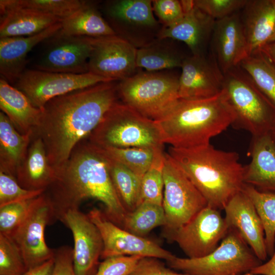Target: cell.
Instances as JSON below:
<instances>
[{
	"label": "cell",
	"instance_id": "cell-1",
	"mask_svg": "<svg viewBox=\"0 0 275 275\" xmlns=\"http://www.w3.org/2000/svg\"><path fill=\"white\" fill-rule=\"evenodd\" d=\"M114 81L99 83L58 96L43 107L34 135L42 139L49 162L56 171L117 102V85Z\"/></svg>",
	"mask_w": 275,
	"mask_h": 275
},
{
	"label": "cell",
	"instance_id": "cell-2",
	"mask_svg": "<svg viewBox=\"0 0 275 275\" xmlns=\"http://www.w3.org/2000/svg\"><path fill=\"white\" fill-rule=\"evenodd\" d=\"M44 193L56 221L66 210L79 209L82 201L88 199L100 201L106 217L119 226H123L127 212L113 184L106 158L96 146L85 140L56 171L54 181Z\"/></svg>",
	"mask_w": 275,
	"mask_h": 275
},
{
	"label": "cell",
	"instance_id": "cell-3",
	"mask_svg": "<svg viewBox=\"0 0 275 275\" xmlns=\"http://www.w3.org/2000/svg\"><path fill=\"white\" fill-rule=\"evenodd\" d=\"M168 153L206 200L207 205L224 210L241 191L243 166L235 151L216 149L210 143L196 147L170 146Z\"/></svg>",
	"mask_w": 275,
	"mask_h": 275
},
{
	"label": "cell",
	"instance_id": "cell-4",
	"mask_svg": "<svg viewBox=\"0 0 275 275\" xmlns=\"http://www.w3.org/2000/svg\"><path fill=\"white\" fill-rule=\"evenodd\" d=\"M235 120L225 91L207 98L179 99L158 123L164 144L189 148L210 143Z\"/></svg>",
	"mask_w": 275,
	"mask_h": 275
},
{
	"label": "cell",
	"instance_id": "cell-5",
	"mask_svg": "<svg viewBox=\"0 0 275 275\" xmlns=\"http://www.w3.org/2000/svg\"><path fill=\"white\" fill-rule=\"evenodd\" d=\"M100 147L163 148L164 144L156 121L144 117L124 103H115L89 136Z\"/></svg>",
	"mask_w": 275,
	"mask_h": 275
},
{
	"label": "cell",
	"instance_id": "cell-6",
	"mask_svg": "<svg viewBox=\"0 0 275 275\" xmlns=\"http://www.w3.org/2000/svg\"><path fill=\"white\" fill-rule=\"evenodd\" d=\"M224 75L223 90L235 114L233 125L252 136L269 133L275 123L273 105L239 66Z\"/></svg>",
	"mask_w": 275,
	"mask_h": 275
},
{
	"label": "cell",
	"instance_id": "cell-7",
	"mask_svg": "<svg viewBox=\"0 0 275 275\" xmlns=\"http://www.w3.org/2000/svg\"><path fill=\"white\" fill-rule=\"evenodd\" d=\"M123 103L154 121L163 118L179 99V77L170 73L144 72L117 85Z\"/></svg>",
	"mask_w": 275,
	"mask_h": 275
},
{
	"label": "cell",
	"instance_id": "cell-8",
	"mask_svg": "<svg viewBox=\"0 0 275 275\" xmlns=\"http://www.w3.org/2000/svg\"><path fill=\"white\" fill-rule=\"evenodd\" d=\"M170 268L187 275H241L262 263L234 229L229 228L217 248L197 258L175 256L167 261Z\"/></svg>",
	"mask_w": 275,
	"mask_h": 275
},
{
	"label": "cell",
	"instance_id": "cell-9",
	"mask_svg": "<svg viewBox=\"0 0 275 275\" xmlns=\"http://www.w3.org/2000/svg\"><path fill=\"white\" fill-rule=\"evenodd\" d=\"M163 175L162 207L166 217L163 234L169 240L176 231L207 206V203L168 152L164 153Z\"/></svg>",
	"mask_w": 275,
	"mask_h": 275
},
{
	"label": "cell",
	"instance_id": "cell-10",
	"mask_svg": "<svg viewBox=\"0 0 275 275\" xmlns=\"http://www.w3.org/2000/svg\"><path fill=\"white\" fill-rule=\"evenodd\" d=\"M91 72L72 74L25 70L15 82L37 108L42 109L50 100L99 83L112 81Z\"/></svg>",
	"mask_w": 275,
	"mask_h": 275
},
{
	"label": "cell",
	"instance_id": "cell-11",
	"mask_svg": "<svg viewBox=\"0 0 275 275\" xmlns=\"http://www.w3.org/2000/svg\"><path fill=\"white\" fill-rule=\"evenodd\" d=\"M55 221L52 206L44 191L37 197L27 216L10 236L19 249L28 270L54 257L46 243V226Z\"/></svg>",
	"mask_w": 275,
	"mask_h": 275
},
{
	"label": "cell",
	"instance_id": "cell-12",
	"mask_svg": "<svg viewBox=\"0 0 275 275\" xmlns=\"http://www.w3.org/2000/svg\"><path fill=\"white\" fill-rule=\"evenodd\" d=\"M229 227L220 210L207 206L176 231L169 239L188 258L207 255L219 245Z\"/></svg>",
	"mask_w": 275,
	"mask_h": 275
},
{
	"label": "cell",
	"instance_id": "cell-13",
	"mask_svg": "<svg viewBox=\"0 0 275 275\" xmlns=\"http://www.w3.org/2000/svg\"><path fill=\"white\" fill-rule=\"evenodd\" d=\"M98 228L103 241L102 259L121 256H139L169 260L174 257L169 251L157 243L145 237L133 234L108 219L104 212L97 208L88 214Z\"/></svg>",
	"mask_w": 275,
	"mask_h": 275
},
{
	"label": "cell",
	"instance_id": "cell-14",
	"mask_svg": "<svg viewBox=\"0 0 275 275\" xmlns=\"http://www.w3.org/2000/svg\"><path fill=\"white\" fill-rule=\"evenodd\" d=\"M88 38L92 47L88 62L89 72L113 81L133 75L137 68V49L132 44L116 35Z\"/></svg>",
	"mask_w": 275,
	"mask_h": 275
},
{
	"label": "cell",
	"instance_id": "cell-15",
	"mask_svg": "<svg viewBox=\"0 0 275 275\" xmlns=\"http://www.w3.org/2000/svg\"><path fill=\"white\" fill-rule=\"evenodd\" d=\"M72 233L73 268L76 275H95L103 250L100 233L88 216L79 209H69L59 217Z\"/></svg>",
	"mask_w": 275,
	"mask_h": 275
},
{
	"label": "cell",
	"instance_id": "cell-16",
	"mask_svg": "<svg viewBox=\"0 0 275 275\" xmlns=\"http://www.w3.org/2000/svg\"><path fill=\"white\" fill-rule=\"evenodd\" d=\"M179 77V99H198L214 96L223 89L224 75L213 56L184 58Z\"/></svg>",
	"mask_w": 275,
	"mask_h": 275
},
{
	"label": "cell",
	"instance_id": "cell-17",
	"mask_svg": "<svg viewBox=\"0 0 275 275\" xmlns=\"http://www.w3.org/2000/svg\"><path fill=\"white\" fill-rule=\"evenodd\" d=\"M51 44L35 66V69L65 73L89 72L88 62L92 45L88 37L61 35L50 38Z\"/></svg>",
	"mask_w": 275,
	"mask_h": 275
},
{
	"label": "cell",
	"instance_id": "cell-18",
	"mask_svg": "<svg viewBox=\"0 0 275 275\" xmlns=\"http://www.w3.org/2000/svg\"><path fill=\"white\" fill-rule=\"evenodd\" d=\"M210 41L211 54L224 74L239 66L249 56L238 12L215 20Z\"/></svg>",
	"mask_w": 275,
	"mask_h": 275
},
{
	"label": "cell",
	"instance_id": "cell-19",
	"mask_svg": "<svg viewBox=\"0 0 275 275\" xmlns=\"http://www.w3.org/2000/svg\"><path fill=\"white\" fill-rule=\"evenodd\" d=\"M229 228L235 230L262 261L267 258L264 230L257 210L242 191L234 196L224 209Z\"/></svg>",
	"mask_w": 275,
	"mask_h": 275
},
{
	"label": "cell",
	"instance_id": "cell-20",
	"mask_svg": "<svg viewBox=\"0 0 275 275\" xmlns=\"http://www.w3.org/2000/svg\"><path fill=\"white\" fill-rule=\"evenodd\" d=\"M184 15L177 23L164 27L160 39L171 38L185 43L193 54H204L211 40L215 20L195 6L193 0L181 1Z\"/></svg>",
	"mask_w": 275,
	"mask_h": 275
},
{
	"label": "cell",
	"instance_id": "cell-21",
	"mask_svg": "<svg viewBox=\"0 0 275 275\" xmlns=\"http://www.w3.org/2000/svg\"><path fill=\"white\" fill-rule=\"evenodd\" d=\"M61 28V22L31 36L0 39V73L1 78L15 83L25 70L26 57L39 43L54 36Z\"/></svg>",
	"mask_w": 275,
	"mask_h": 275
},
{
	"label": "cell",
	"instance_id": "cell-22",
	"mask_svg": "<svg viewBox=\"0 0 275 275\" xmlns=\"http://www.w3.org/2000/svg\"><path fill=\"white\" fill-rule=\"evenodd\" d=\"M250 154L251 160L243 166L244 183L275 193V143L270 134L252 136Z\"/></svg>",
	"mask_w": 275,
	"mask_h": 275
},
{
	"label": "cell",
	"instance_id": "cell-23",
	"mask_svg": "<svg viewBox=\"0 0 275 275\" xmlns=\"http://www.w3.org/2000/svg\"><path fill=\"white\" fill-rule=\"evenodd\" d=\"M242 10L250 55L266 44L275 31V0H247Z\"/></svg>",
	"mask_w": 275,
	"mask_h": 275
},
{
	"label": "cell",
	"instance_id": "cell-24",
	"mask_svg": "<svg viewBox=\"0 0 275 275\" xmlns=\"http://www.w3.org/2000/svg\"><path fill=\"white\" fill-rule=\"evenodd\" d=\"M56 171L50 165L42 139L33 135L26 156L15 178L23 188L45 190L54 181Z\"/></svg>",
	"mask_w": 275,
	"mask_h": 275
},
{
	"label": "cell",
	"instance_id": "cell-25",
	"mask_svg": "<svg viewBox=\"0 0 275 275\" xmlns=\"http://www.w3.org/2000/svg\"><path fill=\"white\" fill-rule=\"evenodd\" d=\"M0 108L22 134L34 133L42 115V109L35 107L22 92L2 78L0 79Z\"/></svg>",
	"mask_w": 275,
	"mask_h": 275
},
{
	"label": "cell",
	"instance_id": "cell-26",
	"mask_svg": "<svg viewBox=\"0 0 275 275\" xmlns=\"http://www.w3.org/2000/svg\"><path fill=\"white\" fill-rule=\"evenodd\" d=\"M0 39L38 34L61 22V19L36 10L11 8L0 9Z\"/></svg>",
	"mask_w": 275,
	"mask_h": 275
},
{
	"label": "cell",
	"instance_id": "cell-27",
	"mask_svg": "<svg viewBox=\"0 0 275 275\" xmlns=\"http://www.w3.org/2000/svg\"><path fill=\"white\" fill-rule=\"evenodd\" d=\"M34 135L20 133L8 117L0 113V171L15 178Z\"/></svg>",
	"mask_w": 275,
	"mask_h": 275
},
{
	"label": "cell",
	"instance_id": "cell-28",
	"mask_svg": "<svg viewBox=\"0 0 275 275\" xmlns=\"http://www.w3.org/2000/svg\"><path fill=\"white\" fill-rule=\"evenodd\" d=\"M61 35L75 37L97 38L116 35L92 3L61 21Z\"/></svg>",
	"mask_w": 275,
	"mask_h": 275
},
{
	"label": "cell",
	"instance_id": "cell-29",
	"mask_svg": "<svg viewBox=\"0 0 275 275\" xmlns=\"http://www.w3.org/2000/svg\"><path fill=\"white\" fill-rule=\"evenodd\" d=\"M239 66L275 107V64L258 50L243 60Z\"/></svg>",
	"mask_w": 275,
	"mask_h": 275
},
{
	"label": "cell",
	"instance_id": "cell-30",
	"mask_svg": "<svg viewBox=\"0 0 275 275\" xmlns=\"http://www.w3.org/2000/svg\"><path fill=\"white\" fill-rule=\"evenodd\" d=\"M105 157L113 184L122 205L127 212L133 211L141 203V179L126 167Z\"/></svg>",
	"mask_w": 275,
	"mask_h": 275
},
{
	"label": "cell",
	"instance_id": "cell-31",
	"mask_svg": "<svg viewBox=\"0 0 275 275\" xmlns=\"http://www.w3.org/2000/svg\"><path fill=\"white\" fill-rule=\"evenodd\" d=\"M241 191L251 201L261 219L267 254L271 257L275 249V193L260 191L246 184Z\"/></svg>",
	"mask_w": 275,
	"mask_h": 275
},
{
	"label": "cell",
	"instance_id": "cell-32",
	"mask_svg": "<svg viewBox=\"0 0 275 275\" xmlns=\"http://www.w3.org/2000/svg\"><path fill=\"white\" fill-rule=\"evenodd\" d=\"M97 147L106 157L126 167L141 180L151 166L157 151L163 149Z\"/></svg>",
	"mask_w": 275,
	"mask_h": 275
},
{
	"label": "cell",
	"instance_id": "cell-33",
	"mask_svg": "<svg viewBox=\"0 0 275 275\" xmlns=\"http://www.w3.org/2000/svg\"><path fill=\"white\" fill-rule=\"evenodd\" d=\"M152 1L149 0H120L107 6L109 16L127 23L152 26L157 21L153 16Z\"/></svg>",
	"mask_w": 275,
	"mask_h": 275
},
{
	"label": "cell",
	"instance_id": "cell-34",
	"mask_svg": "<svg viewBox=\"0 0 275 275\" xmlns=\"http://www.w3.org/2000/svg\"><path fill=\"white\" fill-rule=\"evenodd\" d=\"M165 224L162 206L143 202L133 211L127 212L122 227L133 234L145 237L153 229L163 227Z\"/></svg>",
	"mask_w": 275,
	"mask_h": 275
},
{
	"label": "cell",
	"instance_id": "cell-35",
	"mask_svg": "<svg viewBox=\"0 0 275 275\" xmlns=\"http://www.w3.org/2000/svg\"><path fill=\"white\" fill-rule=\"evenodd\" d=\"M183 59L177 52L157 44L145 45L136 50L137 67L149 72L181 67Z\"/></svg>",
	"mask_w": 275,
	"mask_h": 275
},
{
	"label": "cell",
	"instance_id": "cell-36",
	"mask_svg": "<svg viewBox=\"0 0 275 275\" xmlns=\"http://www.w3.org/2000/svg\"><path fill=\"white\" fill-rule=\"evenodd\" d=\"M88 2L82 0H1L0 9L28 8L63 19L84 6Z\"/></svg>",
	"mask_w": 275,
	"mask_h": 275
},
{
	"label": "cell",
	"instance_id": "cell-37",
	"mask_svg": "<svg viewBox=\"0 0 275 275\" xmlns=\"http://www.w3.org/2000/svg\"><path fill=\"white\" fill-rule=\"evenodd\" d=\"M164 153L163 149L157 151L151 166L142 178L141 203L146 202L162 206Z\"/></svg>",
	"mask_w": 275,
	"mask_h": 275
},
{
	"label": "cell",
	"instance_id": "cell-38",
	"mask_svg": "<svg viewBox=\"0 0 275 275\" xmlns=\"http://www.w3.org/2000/svg\"><path fill=\"white\" fill-rule=\"evenodd\" d=\"M27 270L16 243L10 236L0 233V275H22Z\"/></svg>",
	"mask_w": 275,
	"mask_h": 275
},
{
	"label": "cell",
	"instance_id": "cell-39",
	"mask_svg": "<svg viewBox=\"0 0 275 275\" xmlns=\"http://www.w3.org/2000/svg\"><path fill=\"white\" fill-rule=\"evenodd\" d=\"M37 197L0 207V233L11 235L24 221Z\"/></svg>",
	"mask_w": 275,
	"mask_h": 275
},
{
	"label": "cell",
	"instance_id": "cell-40",
	"mask_svg": "<svg viewBox=\"0 0 275 275\" xmlns=\"http://www.w3.org/2000/svg\"><path fill=\"white\" fill-rule=\"evenodd\" d=\"M44 191L25 189L14 176L0 171V207L36 198Z\"/></svg>",
	"mask_w": 275,
	"mask_h": 275
},
{
	"label": "cell",
	"instance_id": "cell-41",
	"mask_svg": "<svg viewBox=\"0 0 275 275\" xmlns=\"http://www.w3.org/2000/svg\"><path fill=\"white\" fill-rule=\"evenodd\" d=\"M247 0H194L196 7L215 20L238 12Z\"/></svg>",
	"mask_w": 275,
	"mask_h": 275
},
{
	"label": "cell",
	"instance_id": "cell-42",
	"mask_svg": "<svg viewBox=\"0 0 275 275\" xmlns=\"http://www.w3.org/2000/svg\"><path fill=\"white\" fill-rule=\"evenodd\" d=\"M142 258L129 255L107 258L99 263L95 275H130Z\"/></svg>",
	"mask_w": 275,
	"mask_h": 275
},
{
	"label": "cell",
	"instance_id": "cell-43",
	"mask_svg": "<svg viewBox=\"0 0 275 275\" xmlns=\"http://www.w3.org/2000/svg\"><path fill=\"white\" fill-rule=\"evenodd\" d=\"M153 10L163 23L164 27L171 26L179 21L184 15L181 1L155 0Z\"/></svg>",
	"mask_w": 275,
	"mask_h": 275
},
{
	"label": "cell",
	"instance_id": "cell-44",
	"mask_svg": "<svg viewBox=\"0 0 275 275\" xmlns=\"http://www.w3.org/2000/svg\"><path fill=\"white\" fill-rule=\"evenodd\" d=\"M158 259L153 257L142 258L130 275H187L166 267Z\"/></svg>",
	"mask_w": 275,
	"mask_h": 275
},
{
	"label": "cell",
	"instance_id": "cell-45",
	"mask_svg": "<svg viewBox=\"0 0 275 275\" xmlns=\"http://www.w3.org/2000/svg\"><path fill=\"white\" fill-rule=\"evenodd\" d=\"M52 275H76L73 268V249L64 245L54 249Z\"/></svg>",
	"mask_w": 275,
	"mask_h": 275
},
{
	"label": "cell",
	"instance_id": "cell-46",
	"mask_svg": "<svg viewBox=\"0 0 275 275\" xmlns=\"http://www.w3.org/2000/svg\"><path fill=\"white\" fill-rule=\"evenodd\" d=\"M254 275H275V249L270 259L250 271Z\"/></svg>",
	"mask_w": 275,
	"mask_h": 275
},
{
	"label": "cell",
	"instance_id": "cell-47",
	"mask_svg": "<svg viewBox=\"0 0 275 275\" xmlns=\"http://www.w3.org/2000/svg\"><path fill=\"white\" fill-rule=\"evenodd\" d=\"M54 267V259L44 262V263L28 269L22 275H52Z\"/></svg>",
	"mask_w": 275,
	"mask_h": 275
},
{
	"label": "cell",
	"instance_id": "cell-48",
	"mask_svg": "<svg viewBox=\"0 0 275 275\" xmlns=\"http://www.w3.org/2000/svg\"><path fill=\"white\" fill-rule=\"evenodd\" d=\"M259 50L263 52L275 64V42L267 43Z\"/></svg>",
	"mask_w": 275,
	"mask_h": 275
},
{
	"label": "cell",
	"instance_id": "cell-49",
	"mask_svg": "<svg viewBox=\"0 0 275 275\" xmlns=\"http://www.w3.org/2000/svg\"><path fill=\"white\" fill-rule=\"evenodd\" d=\"M269 133L270 134L271 138L272 139V140L275 143V123L273 125V127H272Z\"/></svg>",
	"mask_w": 275,
	"mask_h": 275
},
{
	"label": "cell",
	"instance_id": "cell-50",
	"mask_svg": "<svg viewBox=\"0 0 275 275\" xmlns=\"http://www.w3.org/2000/svg\"><path fill=\"white\" fill-rule=\"evenodd\" d=\"M273 42H275V31L273 33V34H272V35L271 36L270 39L268 40L267 43Z\"/></svg>",
	"mask_w": 275,
	"mask_h": 275
},
{
	"label": "cell",
	"instance_id": "cell-51",
	"mask_svg": "<svg viewBox=\"0 0 275 275\" xmlns=\"http://www.w3.org/2000/svg\"><path fill=\"white\" fill-rule=\"evenodd\" d=\"M241 275H254L253 274H252L251 272H246V273H243Z\"/></svg>",
	"mask_w": 275,
	"mask_h": 275
}]
</instances>
